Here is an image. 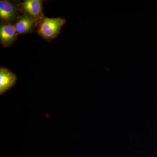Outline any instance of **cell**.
Returning a JSON list of instances; mask_svg holds the SVG:
<instances>
[{"label":"cell","mask_w":157,"mask_h":157,"mask_svg":"<svg viewBox=\"0 0 157 157\" xmlns=\"http://www.w3.org/2000/svg\"><path fill=\"white\" fill-rule=\"evenodd\" d=\"M41 0H25L18 4L21 14H25L33 19L39 26L45 17L43 12Z\"/></svg>","instance_id":"7a4b0ae2"},{"label":"cell","mask_w":157,"mask_h":157,"mask_svg":"<svg viewBox=\"0 0 157 157\" xmlns=\"http://www.w3.org/2000/svg\"><path fill=\"white\" fill-rule=\"evenodd\" d=\"M17 76L10 70L0 68V94L2 95L11 89L16 83Z\"/></svg>","instance_id":"8992f818"},{"label":"cell","mask_w":157,"mask_h":157,"mask_svg":"<svg viewBox=\"0 0 157 157\" xmlns=\"http://www.w3.org/2000/svg\"><path fill=\"white\" fill-rule=\"evenodd\" d=\"M66 22V19L61 17H45L38 26L37 33L46 41H51L60 34L62 27Z\"/></svg>","instance_id":"6da1fadb"},{"label":"cell","mask_w":157,"mask_h":157,"mask_svg":"<svg viewBox=\"0 0 157 157\" xmlns=\"http://www.w3.org/2000/svg\"><path fill=\"white\" fill-rule=\"evenodd\" d=\"M17 36L32 33L38 25L36 21L25 14H21L14 23Z\"/></svg>","instance_id":"5b68a950"},{"label":"cell","mask_w":157,"mask_h":157,"mask_svg":"<svg viewBox=\"0 0 157 157\" xmlns=\"http://www.w3.org/2000/svg\"><path fill=\"white\" fill-rule=\"evenodd\" d=\"M17 35L14 24L1 22L0 42L4 47L11 46L17 39Z\"/></svg>","instance_id":"277c9868"},{"label":"cell","mask_w":157,"mask_h":157,"mask_svg":"<svg viewBox=\"0 0 157 157\" xmlns=\"http://www.w3.org/2000/svg\"><path fill=\"white\" fill-rule=\"evenodd\" d=\"M22 14L18 4H14L7 0L0 1V18L1 22L15 23L17 18Z\"/></svg>","instance_id":"3957f363"}]
</instances>
